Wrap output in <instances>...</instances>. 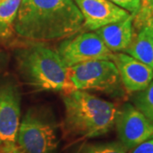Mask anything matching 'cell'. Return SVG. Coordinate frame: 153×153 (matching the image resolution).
I'll return each instance as SVG.
<instances>
[{
	"instance_id": "cell-1",
	"label": "cell",
	"mask_w": 153,
	"mask_h": 153,
	"mask_svg": "<svg viewBox=\"0 0 153 153\" xmlns=\"http://www.w3.org/2000/svg\"><path fill=\"white\" fill-rule=\"evenodd\" d=\"M83 28L73 0H22L15 21L17 36L33 42L66 38Z\"/></svg>"
},
{
	"instance_id": "cell-2",
	"label": "cell",
	"mask_w": 153,
	"mask_h": 153,
	"mask_svg": "<svg viewBox=\"0 0 153 153\" xmlns=\"http://www.w3.org/2000/svg\"><path fill=\"white\" fill-rule=\"evenodd\" d=\"M64 126L66 133L76 138L104 135L114 126L117 109L113 103L84 90L66 92Z\"/></svg>"
},
{
	"instance_id": "cell-3",
	"label": "cell",
	"mask_w": 153,
	"mask_h": 153,
	"mask_svg": "<svg viewBox=\"0 0 153 153\" xmlns=\"http://www.w3.org/2000/svg\"><path fill=\"white\" fill-rule=\"evenodd\" d=\"M23 80L38 90H74L68 77V67L54 49L44 44L31 45L16 55Z\"/></svg>"
},
{
	"instance_id": "cell-4",
	"label": "cell",
	"mask_w": 153,
	"mask_h": 153,
	"mask_svg": "<svg viewBox=\"0 0 153 153\" xmlns=\"http://www.w3.org/2000/svg\"><path fill=\"white\" fill-rule=\"evenodd\" d=\"M16 144L24 153H56L59 146L56 124L43 111L28 110L20 123Z\"/></svg>"
},
{
	"instance_id": "cell-5",
	"label": "cell",
	"mask_w": 153,
	"mask_h": 153,
	"mask_svg": "<svg viewBox=\"0 0 153 153\" xmlns=\"http://www.w3.org/2000/svg\"><path fill=\"white\" fill-rule=\"evenodd\" d=\"M68 77L74 89L112 91L121 82L119 72L112 60L85 61L68 67Z\"/></svg>"
},
{
	"instance_id": "cell-6",
	"label": "cell",
	"mask_w": 153,
	"mask_h": 153,
	"mask_svg": "<svg viewBox=\"0 0 153 153\" xmlns=\"http://www.w3.org/2000/svg\"><path fill=\"white\" fill-rule=\"evenodd\" d=\"M57 53L67 67L85 61L112 60V53L95 33H76L62 41Z\"/></svg>"
},
{
	"instance_id": "cell-7",
	"label": "cell",
	"mask_w": 153,
	"mask_h": 153,
	"mask_svg": "<svg viewBox=\"0 0 153 153\" xmlns=\"http://www.w3.org/2000/svg\"><path fill=\"white\" fill-rule=\"evenodd\" d=\"M21 101L22 95L16 82L10 80L0 82V151L16 143Z\"/></svg>"
},
{
	"instance_id": "cell-8",
	"label": "cell",
	"mask_w": 153,
	"mask_h": 153,
	"mask_svg": "<svg viewBox=\"0 0 153 153\" xmlns=\"http://www.w3.org/2000/svg\"><path fill=\"white\" fill-rule=\"evenodd\" d=\"M114 125L120 143L127 150L153 138V122L129 103L117 110Z\"/></svg>"
},
{
	"instance_id": "cell-9",
	"label": "cell",
	"mask_w": 153,
	"mask_h": 153,
	"mask_svg": "<svg viewBox=\"0 0 153 153\" xmlns=\"http://www.w3.org/2000/svg\"><path fill=\"white\" fill-rule=\"evenodd\" d=\"M83 17V28L95 31L104 26L118 22L131 14L109 0H73Z\"/></svg>"
},
{
	"instance_id": "cell-10",
	"label": "cell",
	"mask_w": 153,
	"mask_h": 153,
	"mask_svg": "<svg viewBox=\"0 0 153 153\" xmlns=\"http://www.w3.org/2000/svg\"><path fill=\"white\" fill-rule=\"evenodd\" d=\"M112 61L117 66L122 83L128 92L145 89L153 80V69L126 53H114Z\"/></svg>"
},
{
	"instance_id": "cell-11",
	"label": "cell",
	"mask_w": 153,
	"mask_h": 153,
	"mask_svg": "<svg viewBox=\"0 0 153 153\" xmlns=\"http://www.w3.org/2000/svg\"><path fill=\"white\" fill-rule=\"evenodd\" d=\"M134 15H130L123 21L99 28L94 33L112 53L125 51L134 36Z\"/></svg>"
},
{
	"instance_id": "cell-12",
	"label": "cell",
	"mask_w": 153,
	"mask_h": 153,
	"mask_svg": "<svg viewBox=\"0 0 153 153\" xmlns=\"http://www.w3.org/2000/svg\"><path fill=\"white\" fill-rule=\"evenodd\" d=\"M125 52L153 69L152 29L149 27H142L134 30V36Z\"/></svg>"
},
{
	"instance_id": "cell-13",
	"label": "cell",
	"mask_w": 153,
	"mask_h": 153,
	"mask_svg": "<svg viewBox=\"0 0 153 153\" xmlns=\"http://www.w3.org/2000/svg\"><path fill=\"white\" fill-rule=\"evenodd\" d=\"M22 0H0V44L8 43L15 33V21Z\"/></svg>"
},
{
	"instance_id": "cell-14",
	"label": "cell",
	"mask_w": 153,
	"mask_h": 153,
	"mask_svg": "<svg viewBox=\"0 0 153 153\" xmlns=\"http://www.w3.org/2000/svg\"><path fill=\"white\" fill-rule=\"evenodd\" d=\"M136 93L134 97V105L153 122V80L145 89Z\"/></svg>"
},
{
	"instance_id": "cell-15",
	"label": "cell",
	"mask_w": 153,
	"mask_h": 153,
	"mask_svg": "<svg viewBox=\"0 0 153 153\" xmlns=\"http://www.w3.org/2000/svg\"><path fill=\"white\" fill-rule=\"evenodd\" d=\"M79 153H128V150L120 142L94 143L84 145Z\"/></svg>"
},
{
	"instance_id": "cell-16",
	"label": "cell",
	"mask_w": 153,
	"mask_h": 153,
	"mask_svg": "<svg viewBox=\"0 0 153 153\" xmlns=\"http://www.w3.org/2000/svg\"><path fill=\"white\" fill-rule=\"evenodd\" d=\"M133 25L134 30L142 27H149L153 30V8L140 6V9L134 16Z\"/></svg>"
},
{
	"instance_id": "cell-17",
	"label": "cell",
	"mask_w": 153,
	"mask_h": 153,
	"mask_svg": "<svg viewBox=\"0 0 153 153\" xmlns=\"http://www.w3.org/2000/svg\"><path fill=\"white\" fill-rule=\"evenodd\" d=\"M121 9L128 11L131 15H135L140 9L142 0H109Z\"/></svg>"
},
{
	"instance_id": "cell-18",
	"label": "cell",
	"mask_w": 153,
	"mask_h": 153,
	"mask_svg": "<svg viewBox=\"0 0 153 153\" xmlns=\"http://www.w3.org/2000/svg\"><path fill=\"white\" fill-rule=\"evenodd\" d=\"M128 153H153V138L138 145Z\"/></svg>"
},
{
	"instance_id": "cell-19",
	"label": "cell",
	"mask_w": 153,
	"mask_h": 153,
	"mask_svg": "<svg viewBox=\"0 0 153 153\" xmlns=\"http://www.w3.org/2000/svg\"><path fill=\"white\" fill-rule=\"evenodd\" d=\"M0 153H24V152L18 146L16 143H15L2 149Z\"/></svg>"
},
{
	"instance_id": "cell-20",
	"label": "cell",
	"mask_w": 153,
	"mask_h": 153,
	"mask_svg": "<svg viewBox=\"0 0 153 153\" xmlns=\"http://www.w3.org/2000/svg\"><path fill=\"white\" fill-rule=\"evenodd\" d=\"M141 6L147 8H153V0H142Z\"/></svg>"
}]
</instances>
